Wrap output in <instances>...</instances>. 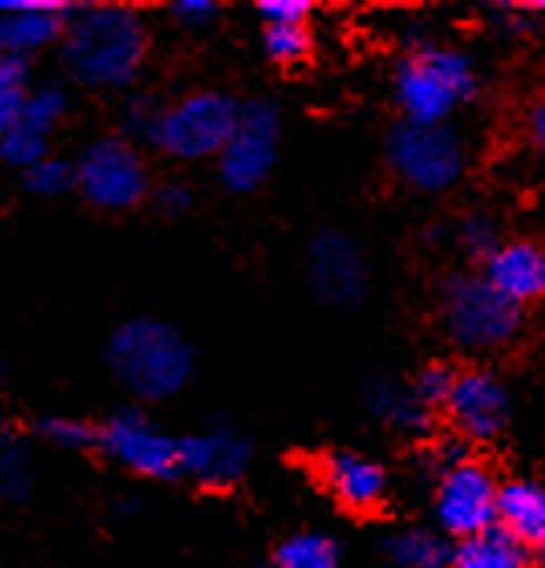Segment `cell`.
I'll list each match as a JSON object with an SVG mask.
<instances>
[{"instance_id": "1", "label": "cell", "mask_w": 545, "mask_h": 568, "mask_svg": "<svg viewBox=\"0 0 545 568\" xmlns=\"http://www.w3.org/2000/svg\"><path fill=\"white\" fill-rule=\"evenodd\" d=\"M150 28L140 11L122 4H85L68 14L61 34L64 71L95 92L129 89L147 64Z\"/></svg>"}, {"instance_id": "2", "label": "cell", "mask_w": 545, "mask_h": 568, "mask_svg": "<svg viewBox=\"0 0 545 568\" xmlns=\"http://www.w3.org/2000/svg\"><path fill=\"white\" fill-rule=\"evenodd\" d=\"M190 338L160 318H129L109 338V366L115 379L147 403L173 399L193 376Z\"/></svg>"}, {"instance_id": "3", "label": "cell", "mask_w": 545, "mask_h": 568, "mask_svg": "<svg viewBox=\"0 0 545 568\" xmlns=\"http://www.w3.org/2000/svg\"><path fill=\"white\" fill-rule=\"evenodd\" d=\"M478 95L471 58L444 44H417L396 68V102L406 122L444 125Z\"/></svg>"}, {"instance_id": "4", "label": "cell", "mask_w": 545, "mask_h": 568, "mask_svg": "<svg viewBox=\"0 0 545 568\" xmlns=\"http://www.w3.org/2000/svg\"><path fill=\"white\" fill-rule=\"evenodd\" d=\"M441 318L447 335L467 352H492L518 335L522 308L495 292L485 274H457L444 284Z\"/></svg>"}, {"instance_id": "5", "label": "cell", "mask_w": 545, "mask_h": 568, "mask_svg": "<svg viewBox=\"0 0 545 568\" xmlns=\"http://www.w3.org/2000/svg\"><path fill=\"white\" fill-rule=\"evenodd\" d=\"M386 163L417 193H444L467 170V146L457 129L424 125V122H400L386 139Z\"/></svg>"}, {"instance_id": "6", "label": "cell", "mask_w": 545, "mask_h": 568, "mask_svg": "<svg viewBox=\"0 0 545 568\" xmlns=\"http://www.w3.org/2000/svg\"><path fill=\"white\" fill-rule=\"evenodd\" d=\"M238 102L221 89H200L166 105L153 146L170 160L200 163L218 160L238 122Z\"/></svg>"}, {"instance_id": "7", "label": "cell", "mask_w": 545, "mask_h": 568, "mask_svg": "<svg viewBox=\"0 0 545 568\" xmlns=\"http://www.w3.org/2000/svg\"><path fill=\"white\" fill-rule=\"evenodd\" d=\"M75 166V190L105 213H125L150 196V166L122 135L95 139L82 150Z\"/></svg>"}, {"instance_id": "8", "label": "cell", "mask_w": 545, "mask_h": 568, "mask_svg": "<svg viewBox=\"0 0 545 568\" xmlns=\"http://www.w3.org/2000/svg\"><path fill=\"white\" fill-rule=\"evenodd\" d=\"M279 146H282L279 109L271 102H264V99L244 102L238 109V122H234L228 146L218 156L221 183L231 193L258 190L279 163Z\"/></svg>"}, {"instance_id": "9", "label": "cell", "mask_w": 545, "mask_h": 568, "mask_svg": "<svg viewBox=\"0 0 545 568\" xmlns=\"http://www.w3.org/2000/svg\"><path fill=\"white\" fill-rule=\"evenodd\" d=\"M495 505H498V480L482 460H457L437 470L434 487V518L437 528L457 541L485 535L495 528Z\"/></svg>"}, {"instance_id": "10", "label": "cell", "mask_w": 545, "mask_h": 568, "mask_svg": "<svg viewBox=\"0 0 545 568\" xmlns=\"http://www.w3.org/2000/svg\"><path fill=\"white\" fill-rule=\"evenodd\" d=\"M95 450H102L122 470L143 480H176V437L166 434L140 409L112 413L95 437Z\"/></svg>"}, {"instance_id": "11", "label": "cell", "mask_w": 545, "mask_h": 568, "mask_svg": "<svg viewBox=\"0 0 545 568\" xmlns=\"http://www.w3.org/2000/svg\"><path fill=\"white\" fill-rule=\"evenodd\" d=\"M305 281L329 308H353L370 292V271L360 244L343 231H322L305 251Z\"/></svg>"}, {"instance_id": "12", "label": "cell", "mask_w": 545, "mask_h": 568, "mask_svg": "<svg viewBox=\"0 0 545 568\" xmlns=\"http://www.w3.org/2000/svg\"><path fill=\"white\" fill-rule=\"evenodd\" d=\"M251 467V440L228 419H214L208 430L176 437V470L180 477L208 487L228 490Z\"/></svg>"}, {"instance_id": "13", "label": "cell", "mask_w": 545, "mask_h": 568, "mask_svg": "<svg viewBox=\"0 0 545 568\" xmlns=\"http://www.w3.org/2000/svg\"><path fill=\"white\" fill-rule=\"evenodd\" d=\"M447 413L454 426L471 440H495L508 426V389L505 383L488 369H467L454 376Z\"/></svg>"}, {"instance_id": "14", "label": "cell", "mask_w": 545, "mask_h": 568, "mask_svg": "<svg viewBox=\"0 0 545 568\" xmlns=\"http://www.w3.org/2000/svg\"><path fill=\"white\" fill-rule=\"evenodd\" d=\"M315 477L329 497L353 515H370L386 501V470L356 450H325L315 457Z\"/></svg>"}, {"instance_id": "15", "label": "cell", "mask_w": 545, "mask_h": 568, "mask_svg": "<svg viewBox=\"0 0 545 568\" xmlns=\"http://www.w3.org/2000/svg\"><path fill=\"white\" fill-rule=\"evenodd\" d=\"M64 0H0V54L28 61L51 44H61L68 14Z\"/></svg>"}, {"instance_id": "16", "label": "cell", "mask_w": 545, "mask_h": 568, "mask_svg": "<svg viewBox=\"0 0 545 568\" xmlns=\"http://www.w3.org/2000/svg\"><path fill=\"white\" fill-rule=\"evenodd\" d=\"M485 281L522 308L545 295V251L532 241L498 244L485 257Z\"/></svg>"}, {"instance_id": "17", "label": "cell", "mask_w": 545, "mask_h": 568, "mask_svg": "<svg viewBox=\"0 0 545 568\" xmlns=\"http://www.w3.org/2000/svg\"><path fill=\"white\" fill-rule=\"evenodd\" d=\"M495 528L512 535L518 545H545V484L538 480H505L498 484Z\"/></svg>"}, {"instance_id": "18", "label": "cell", "mask_w": 545, "mask_h": 568, "mask_svg": "<svg viewBox=\"0 0 545 568\" xmlns=\"http://www.w3.org/2000/svg\"><path fill=\"white\" fill-rule=\"evenodd\" d=\"M370 409L400 434H427L431 430V409L411 393V386H396L390 379H380L370 386Z\"/></svg>"}, {"instance_id": "19", "label": "cell", "mask_w": 545, "mask_h": 568, "mask_svg": "<svg viewBox=\"0 0 545 568\" xmlns=\"http://www.w3.org/2000/svg\"><path fill=\"white\" fill-rule=\"evenodd\" d=\"M451 568H532L525 545H518L502 528H488L451 548Z\"/></svg>"}, {"instance_id": "20", "label": "cell", "mask_w": 545, "mask_h": 568, "mask_svg": "<svg viewBox=\"0 0 545 568\" xmlns=\"http://www.w3.org/2000/svg\"><path fill=\"white\" fill-rule=\"evenodd\" d=\"M386 555L400 568H447L451 545L431 528H403L386 538Z\"/></svg>"}, {"instance_id": "21", "label": "cell", "mask_w": 545, "mask_h": 568, "mask_svg": "<svg viewBox=\"0 0 545 568\" xmlns=\"http://www.w3.org/2000/svg\"><path fill=\"white\" fill-rule=\"evenodd\" d=\"M271 568H339V545L325 531H295L275 548Z\"/></svg>"}, {"instance_id": "22", "label": "cell", "mask_w": 545, "mask_h": 568, "mask_svg": "<svg viewBox=\"0 0 545 568\" xmlns=\"http://www.w3.org/2000/svg\"><path fill=\"white\" fill-rule=\"evenodd\" d=\"M31 487H34V457L28 444L11 430H0V501H24Z\"/></svg>"}, {"instance_id": "23", "label": "cell", "mask_w": 545, "mask_h": 568, "mask_svg": "<svg viewBox=\"0 0 545 568\" xmlns=\"http://www.w3.org/2000/svg\"><path fill=\"white\" fill-rule=\"evenodd\" d=\"M28 92H31L28 61L0 54V139L18 125Z\"/></svg>"}, {"instance_id": "24", "label": "cell", "mask_w": 545, "mask_h": 568, "mask_svg": "<svg viewBox=\"0 0 545 568\" xmlns=\"http://www.w3.org/2000/svg\"><path fill=\"white\" fill-rule=\"evenodd\" d=\"M163 112H166V102L157 99L153 92H132L125 102H122V129L132 146H140V142H157V132H160V122H163Z\"/></svg>"}, {"instance_id": "25", "label": "cell", "mask_w": 545, "mask_h": 568, "mask_svg": "<svg viewBox=\"0 0 545 568\" xmlns=\"http://www.w3.org/2000/svg\"><path fill=\"white\" fill-rule=\"evenodd\" d=\"M64 115H68V92L61 85H38V89L28 92L18 122H24L28 129H34V132L51 139Z\"/></svg>"}, {"instance_id": "26", "label": "cell", "mask_w": 545, "mask_h": 568, "mask_svg": "<svg viewBox=\"0 0 545 568\" xmlns=\"http://www.w3.org/2000/svg\"><path fill=\"white\" fill-rule=\"evenodd\" d=\"M261 44H264V54L282 68L302 64L312 54L309 24H264Z\"/></svg>"}, {"instance_id": "27", "label": "cell", "mask_w": 545, "mask_h": 568, "mask_svg": "<svg viewBox=\"0 0 545 568\" xmlns=\"http://www.w3.org/2000/svg\"><path fill=\"white\" fill-rule=\"evenodd\" d=\"M38 437L58 450H92L99 426H92L89 419H75V416H48L38 423Z\"/></svg>"}, {"instance_id": "28", "label": "cell", "mask_w": 545, "mask_h": 568, "mask_svg": "<svg viewBox=\"0 0 545 568\" xmlns=\"http://www.w3.org/2000/svg\"><path fill=\"white\" fill-rule=\"evenodd\" d=\"M44 156H51V139L34 132V129H28L24 122H18L4 139H0V160H8L11 166L31 170Z\"/></svg>"}, {"instance_id": "29", "label": "cell", "mask_w": 545, "mask_h": 568, "mask_svg": "<svg viewBox=\"0 0 545 568\" xmlns=\"http://www.w3.org/2000/svg\"><path fill=\"white\" fill-rule=\"evenodd\" d=\"M24 183L38 196H61L68 190H75V166L61 156H44L31 170H24Z\"/></svg>"}, {"instance_id": "30", "label": "cell", "mask_w": 545, "mask_h": 568, "mask_svg": "<svg viewBox=\"0 0 545 568\" xmlns=\"http://www.w3.org/2000/svg\"><path fill=\"white\" fill-rule=\"evenodd\" d=\"M454 376H457V373H451V369H447V366H441V363L424 366V369L414 376L411 393H414L427 409H431V406H444V403H447V396H451Z\"/></svg>"}, {"instance_id": "31", "label": "cell", "mask_w": 545, "mask_h": 568, "mask_svg": "<svg viewBox=\"0 0 545 568\" xmlns=\"http://www.w3.org/2000/svg\"><path fill=\"white\" fill-rule=\"evenodd\" d=\"M461 244L467 254L474 257H488L502 241H498V224L492 217H485V213H471V217L461 224Z\"/></svg>"}, {"instance_id": "32", "label": "cell", "mask_w": 545, "mask_h": 568, "mask_svg": "<svg viewBox=\"0 0 545 568\" xmlns=\"http://www.w3.org/2000/svg\"><path fill=\"white\" fill-rule=\"evenodd\" d=\"M170 18L180 28L203 31L221 18V4H214V0H176V4H170Z\"/></svg>"}, {"instance_id": "33", "label": "cell", "mask_w": 545, "mask_h": 568, "mask_svg": "<svg viewBox=\"0 0 545 568\" xmlns=\"http://www.w3.org/2000/svg\"><path fill=\"white\" fill-rule=\"evenodd\" d=\"M258 14L264 24H309L312 4L309 0H261Z\"/></svg>"}, {"instance_id": "34", "label": "cell", "mask_w": 545, "mask_h": 568, "mask_svg": "<svg viewBox=\"0 0 545 568\" xmlns=\"http://www.w3.org/2000/svg\"><path fill=\"white\" fill-rule=\"evenodd\" d=\"M150 193H153V203H157V210L163 213V217H183V213L193 206V186L183 183V180H166Z\"/></svg>"}, {"instance_id": "35", "label": "cell", "mask_w": 545, "mask_h": 568, "mask_svg": "<svg viewBox=\"0 0 545 568\" xmlns=\"http://www.w3.org/2000/svg\"><path fill=\"white\" fill-rule=\"evenodd\" d=\"M528 139L538 153H545V92L528 109Z\"/></svg>"}, {"instance_id": "36", "label": "cell", "mask_w": 545, "mask_h": 568, "mask_svg": "<svg viewBox=\"0 0 545 568\" xmlns=\"http://www.w3.org/2000/svg\"><path fill=\"white\" fill-rule=\"evenodd\" d=\"M538 555H542V565H545V545H542V548H538Z\"/></svg>"}, {"instance_id": "37", "label": "cell", "mask_w": 545, "mask_h": 568, "mask_svg": "<svg viewBox=\"0 0 545 568\" xmlns=\"http://www.w3.org/2000/svg\"><path fill=\"white\" fill-rule=\"evenodd\" d=\"M542 11H545V4H542Z\"/></svg>"}]
</instances>
